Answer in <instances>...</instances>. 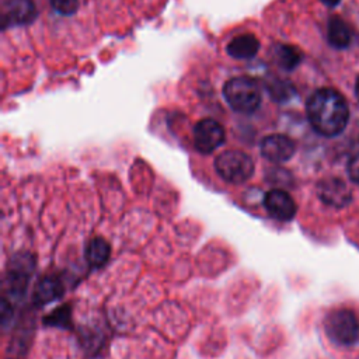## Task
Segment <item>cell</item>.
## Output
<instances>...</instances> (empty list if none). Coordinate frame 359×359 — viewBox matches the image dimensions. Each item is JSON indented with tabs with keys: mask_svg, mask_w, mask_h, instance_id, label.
<instances>
[{
	"mask_svg": "<svg viewBox=\"0 0 359 359\" xmlns=\"http://www.w3.org/2000/svg\"><path fill=\"white\" fill-rule=\"evenodd\" d=\"M306 112L313 129L323 136L339 135L349 119L346 101L332 88L314 91L307 100Z\"/></svg>",
	"mask_w": 359,
	"mask_h": 359,
	"instance_id": "cell-1",
	"label": "cell"
},
{
	"mask_svg": "<svg viewBox=\"0 0 359 359\" xmlns=\"http://www.w3.org/2000/svg\"><path fill=\"white\" fill-rule=\"evenodd\" d=\"M223 95L227 104L241 114L254 112L261 104V90L258 83L247 76L230 79L223 86Z\"/></svg>",
	"mask_w": 359,
	"mask_h": 359,
	"instance_id": "cell-2",
	"label": "cell"
},
{
	"mask_svg": "<svg viewBox=\"0 0 359 359\" xmlns=\"http://www.w3.org/2000/svg\"><path fill=\"white\" fill-rule=\"evenodd\" d=\"M215 170L229 184L247 182L254 174L252 158L240 150H226L215 160Z\"/></svg>",
	"mask_w": 359,
	"mask_h": 359,
	"instance_id": "cell-3",
	"label": "cell"
},
{
	"mask_svg": "<svg viewBox=\"0 0 359 359\" xmlns=\"http://www.w3.org/2000/svg\"><path fill=\"white\" fill-rule=\"evenodd\" d=\"M328 338L344 346L359 342V320L348 309H337L328 313L324 321Z\"/></svg>",
	"mask_w": 359,
	"mask_h": 359,
	"instance_id": "cell-4",
	"label": "cell"
},
{
	"mask_svg": "<svg viewBox=\"0 0 359 359\" xmlns=\"http://www.w3.org/2000/svg\"><path fill=\"white\" fill-rule=\"evenodd\" d=\"M192 137L195 149L202 154H209L224 143L226 135L223 126L217 121L205 118L195 125Z\"/></svg>",
	"mask_w": 359,
	"mask_h": 359,
	"instance_id": "cell-5",
	"label": "cell"
},
{
	"mask_svg": "<svg viewBox=\"0 0 359 359\" xmlns=\"http://www.w3.org/2000/svg\"><path fill=\"white\" fill-rule=\"evenodd\" d=\"M318 198L328 206L345 208L352 202V192L349 187L339 178H324L317 184Z\"/></svg>",
	"mask_w": 359,
	"mask_h": 359,
	"instance_id": "cell-6",
	"label": "cell"
},
{
	"mask_svg": "<svg viewBox=\"0 0 359 359\" xmlns=\"http://www.w3.org/2000/svg\"><path fill=\"white\" fill-rule=\"evenodd\" d=\"M264 208L268 215L280 222H289L296 216L297 206L293 198L283 189H271L264 196Z\"/></svg>",
	"mask_w": 359,
	"mask_h": 359,
	"instance_id": "cell-7",
	"label": "cell"
},
{
	"mask_svg": "<svg viewBox=\"0 0 359 359\" xmlns=\"http://www.w3.org/2000/svg\"><path fill=\"white\" fill-rule=\"evenodd\" d=\"M259 150L264 158L272 163H285L292 158L296 151L294 142L286 135H269L261 140Z\"/></svg>",
	"mask_w": 359,
	"mask_h": 359,
	"instance_id": "cell-8",
	"label": "cell"
},
{
	"mask_svg": "<svg viewBox=\"0 0 359 359\" xmlns=\"http://www.w3.org/2000/svg\"><path fill=\"white\" fill-rule=\"evenodd\" d=\"M35 268L34 258L28 254L15 255L8 265V286L13 294H24L29 276Z\"/></svg>",
	"mask_w": 359,
	"mask_h": 359,
	"instance_id": "cell-9",
	"label": "cell"
},
{
	"mask_svg": "<svg viewBox=\"0 0 359 359\" xmlns=\"http://www.w3.org/2000/svg\"><path fill=\"white\" fill-rule=\"evenodd\" d=\"M36 17V8L32 0H10L4 13V22L24 25Z\"/></svg>",
	"mask_w": 359,
	"mask_h": 359,
	"instance_id": "cell-10",
	"label": "cell"
},
{
	"mask_svg": "<svg viewBox=\"0 0 359 359\" xmlns=\"http://www.w3.org/2000/svg\"><path fill=\"white\" fill-rule=\"evenodd\" d=\"M259 49V41L251 34H243L230 41L227 53L236 59H251Z\"/></svg>",
	"mask_w": 359,
	"mask_h": 359,
	"instance_id": "cell-11",
	"label": "cell"
},
{
	"mask_svg": "<svg viewBox=\"0 0 359 359\" xmlns=\"http://www.w3.org/2000/svg\"><path fill=\"white\" fill-rule=\"evenodd\" d=\"M63 293L62 283L52 276L42 278L34 290V302L38 306H45L56 299H59Z\"/></svg>",
	"mask_w": 359,
	"mask_h": 359,
	"instance_id": "cell-12",
	"label": "cell"
},
{
	"mask_svg": "<svg viewBox=\"0 0 359 359\" xmlns=\"http://www.w3.org/2000/svg\"><path fill=\"white\" fill-rule=\"evenodd\" d=\"M327 36H328V42L331 46H334L337 49H342L351 43L352 32H351V28L348 27V24L342 18L331 17L328 21Z\"/></svg>",
	"mask_w": 359,
	"mask_h": 359,
	"instance_id": "cell-13",
	"label": "cell"
},
{
	"mask_svg": "<svg viewBox=\"0 0 359 359\" xmlns=\"http://www.w3.org/2000/svg\"><path fill=\"white\" fill-rule=\"evenodd\" d=\"M84 255H86L87 264L91 268H101L109 259L111 247L104 238L95 237L87 244Z\"/></svg>",
	"mask_w": 359,
	"mask_h": 359,
	"instance_id": "cell-14",
	"label": "cell"
},
{
	"mask_svg": "<svg viewBox=\"0 0 359 359\" xmlns=\"http://www.w3.org/2000/svg\"><path fill=\"white\" fill-rule=\"evenodd\" d=\"M275 57L278 65L285 70H293L302 62V53L290 45H278Z\"/></svg>",
	"mask_w": 359,
	"mask_h": 359,
	"instance_id": "cell-15",
	"label": "cell"
},
{
	"mask_svg": "<svg viewBox=\"0 0 359 359\" xmlns=\"http://www.w3.org/2000/svg\"><path fill=\"white\" fill-rule=\"evenodd\" d=\"M268 91L271 93V97L273 100L280 102L289 100L294 94L293 87L287 81H275L272 84H268Z\"/></svg>",
	"mask_w": 359,
	"mask_h": 359,
	"instance_id": "cell-16",
	"label": "cell"
},
{
	"mask_svg": "<svg viewBox=\"0 0 359 359\" xmlns=\"http://www.w3.org/2000/svg\"><path fill=\"white\" fill-rule=\"evenodd\" d=\"M50 6L62 15H72L79 7V0H50Z\"/></svg>",
	"mask_w": 359,
	"mask_h": 359,
	"instance_id": "cell-17",
	"label": "cell"
},
{
	"mask_svg": "<svg viewBox=\"0 0 359 359\" xmlns=\"http://www.w3.org/2000/svg\"><path fill=\"white\" fill-rule=\"evenodd\" d=\"M69 307H62L57 311H53L48 318H46V324L50 325H57V327H65L62 323L69 324Z\"/></svg>",
	"mask_w": 359,
	"mask_h": 359,
	"instance_id": "cell-18",
	"label": "cell"
},
{
	"mask_svg": "<svg viewBox=\"0 0 359 359\" xmlns=\"http://www.w3.org/2000/svg\"><path fill=\"white\" fill-rule=\"evenodd\" d=\"M348 174H349V178L359 184V153L355 154L349 163H348Z\"/></svg>",
	"mask_w": 359,
	"mask_h": 359,
	"instance_id": "cell-19",
	"label": "cell"
},
{
	"mask_svg": "<svg viewBox=\"0 0 359 359\" xmlns=\"http://www.w3.org/2000/svg\"><path fill=\"white\" fill-rule=\"evenodd\" d=\"M324 4H327V6H330V7H334V6H337L341 0H321Z\"/></svg>",
	"mask_w": 359,
	"mask_h": 359,
	"instance_id": "cell-20",
	"label": "cell"
},
{
	"mask_svg": "<svg viewBox=\"0 0 359 359\" xmlns=\"http://www.w3.org/2000/svg\"><path fill=\"white\" fill-rule=\"evenodd\" d=\"M355 94H356V97H358V100H359V76H358L356 83H355Z\"/></svg>",
	"mask_w": 359,
	"mask_h": 359,
	"instance_id": "cell-21",
	"label": "cell"
}]
</instances>
